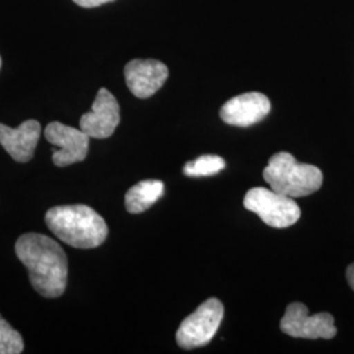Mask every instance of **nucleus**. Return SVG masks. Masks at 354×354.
<instances>
[{
  "mask_svg": "<svg viewBox=\"0 0 354 354\" xmlns=\"http://www.w3.org/2000/svg\"><path fill=\"white\" fill-rule=\"evenodd\" d=\"M244 207L259 215L270 227H290L301 218V209L291 197L266 188L248 190L244 197Z\"/></svg>",
  "mask_w": 354,
  "mask_h": 354,
  "instance_id": "nucleus-4",
  "label": "nucleus"
},
{
  "mask_svg": "<svg viewBox=\"0 0 354 354\" xmlns=\"http://www.w3.org/2000/svg\"><path fill=\"white\" fill-rule=\"evenodd\" d=\"M39 137L41 125L36 120L24 121L16 129L0 124V145L19 163L32 160Z\"/></svg>",
  "mask_w": 354,
  "mask_h": 354,
  "instance_id": "nucleus-11",
  "label": "nucleus"
},
{
  "mask_svg": "<svg viewBox=\"0 0 354 354\" xmlns=\"http://www.w3.org/2000/svg\"><path fill=\"white\" fill-rule=\"evenodd\" d=\"M270 102L264 93L248 92L232 97L221 108V118L232 127H248L263 121L270 112Z\"/></svg>",
  "mask_w": 354,
  "mask_h": 354,
  "instance_id": "nucleus-10",
  "label": "nucleus"
},
{
  "mask_svg": "<svg viewBox=\"0 0 354 354\" xmlns=\"http://www.w3.org/2000/svg\"><path fill=\"white\" fill-rule=\"evenodd\" d=\"M263 176L270 189L291 198L310 196L323 184V174L317 167L299 163L290 152L274 153L264 168Z\"/></svg>",
  "mask_w": 354,
  "mask_h": 354,
  "instance_id": "nucleus-3",
  "label": "nucleus"
},
{
  "mask_svg": "<svg viewBox=\"0 0 354 354\" xmlns=\"http://www.w3.org/2000/svg\"><path fill=\"white\" fill-rule=\"evenodd\" d=\"M165 194V184L160 180H143L127 190L125 196L127 210L131 214H140L149 210Z\"/></svg>",
  "mask_w": 354,
  "mask_h": 354,
  "instance_id": "nucleus-12",
  "label": "nucleus"
},
{
  "mask_svg": "<svg viewBox=\"0 0 354 354\" xmlns=\"http://www.w3.org/2000/svg\"><path fill=\"white\" fill-rule=\"evenodd\" d=\"M168 67L155 59H133L125 66L127 88L138 99H149L163 87Z\"/></svg>",
  "mask_w": 354,
  "mask_h": 354,
  "instance_id": "nucleus-9",
  "label": "nucleus"
},
{
  "mask_svg": "<svg viewBox=\"0 0 354 354\" xmlns=\"http://www.w3.org/2000/svg\"><path fill=\"white\" fill-rule=\"evenodd\" d=\"M0 67H1V58H0Z\"/></svg>",
  "mask_w": 354,
  "mask_h": 354,
  "instance_id": "nucleus-17",
  "label": "nucleus"
},
{
  "mask_svg": "<svg viewBox=\"0 0 354 354\" xmlns=\"http://www.w3.org/2000/svg\"><path fill=\"white\" fill-rule=\"evenodd\" d=\"M73 1L83 8H95V7H100L102 4L111 3L114 0H73Z\"/></svg>",
  "mask_w": 354,
  "mask_h": 354,
  "instance_id": "nucleus-15",
  "label": "nucleus"
},
{
  "mask_svg": "<svg viewBox=\"0 0 354 354\" xmlns=\"http://www.w3.org/2000/svg\"><path fill=\"white\" fill-rule=\"evenodd\" d=\"M226 167L225 159L218 155H203L184 165V174L190 177L213 176Z\"/></svg>",
  "mask_w": 354,
  "mask_h": 354,
  "instance_id": "nucleus-13",
  "label": "nucleus"
},
{
  "mask_svg": "<svg viewBox=\"0 0 354 354\" xmlns=\"http://www.w3.org/2000/svg\"><path fill=\"white\" fill-rule=\"evenodd\" d=\"M45 222L59 241L75 248H96L108 238L106 222L87 205L51 207L45 215Z\"/></svg>",
  "mask_w": 354,
  "mask_h": 354,
  "instance_id": "nucleus-2",
  "label": "nucleus"
},
{
  "mask_svg": "<svg viewBox=\"0 0 354 354\" xmlns=\"http://www.w3.org/2000/svg\"><path fill=\"white\" fill-rule=\"evenodd\" d=\"M281 330L297 339H326L330 340L337 335L335 319L328 313L308 314V308L301 302L288 306L286 313L279 323Z\"/></svg>",
  "mask_w": 354,
  "mask_h": 354,
  "instance_id": "nucleus-6",
  "label": "nucleus"
},
{
  "mask_svg": "<svg viewBox=\"0 0 354 354\" xmlns=\"http://www.w3.org/2000/svg\"><path fill=\"white\" fill-rule=\"evenodd\" d=\"M24 351L21 335L0 317V354H20Z\"/></svg>",
  "mask_w": 354,
  "mask_h": 354,
  "instance_id": "nucleus-14",
  "label": "nucleus"
},
{
  "mask_svg": "<svg viewBox=\"0 0 354 354\" xmlns=\"http://www.w3.org/2000/svg\"><path fill=\"white\" fill-rule=\"evenodd\" d=\"M19 260L24 264L35 290L45 298H58L67 286L68 261L62 247L49 236L29 232L15 245Z\"/></svg>",
  "mask_w": 354,
  "mask_h": 354,
  "instance_id": "nucleus-1",
  "label": "nucleus"
},
{
  "mask_svg": "<svg viewBox=\"0 0 354 354\" xmlns=\"http://www.w3.org/2000/svg\"><path fill=\"white\" fill-rule=\"evenodd\" d=\"M120 124V105L106 88L99 89L92 111L80 117V129L95 140L109 138Z\"/></svg>",
  "mask_w": 354,
  "mask_h": 354,
  "instance_id": "nucleus-8",
  "label": "nucleus"
},
{
  "mask_svg": "<svg viewBox=\"0 0 354 354\" xmlns=\"http://www.w3.org/2000/svg\"><path fill=\"white\" fill-rule=\"evenodd\" d=\"M225 307L216 298H209L185 317L176 332L177 345L183 349H196L212 342L223 320Z\"/></svg>",
  "mask_w": 354,
  "mask_h": 354,
  "instance_id": "nucleus-5",
  "label": "nucleus"
},
{
  "mask_svg": "<svg viewBox=\"0 0 354 354\" xmlns=\"http://www.w3.org/2000/svg\"><path fill=\"white\" fill-rule=\"evenodd\" d=\"M45 138L58 147L53 151V163L57 167L80 163L87 158L91 138L82 129L55 121L45 129Z\"/></svg>",
  "mask_w": 354,
  "mask_h": 354,
  "instance_id": "nucleus-7",
  "label": "nucleus"
},
{
  "mask_svg": "<svg viewBox=\"0 0 354 354\" xmlns=\"http://www.w3.org/2000/svg\"><path fill=\"white\" fill-rule=\"evenodd\" d=\"M346 279H348L351 288L354 290V263L348 266V269H346Z\"/></svg>",
  "mask_w": 354,
  "mask_h": 354,
  "instance_id": "nucleus-16",
  "label": "nucleus"
}]
</instances>
